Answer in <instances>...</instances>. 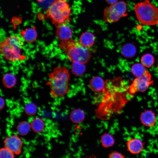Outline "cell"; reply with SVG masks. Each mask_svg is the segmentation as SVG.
<instances>
[{
  "instance_id": "obj_1",
  "label": "cell",
  "mask_w": 158,
  "mask_h": 158,
  "mask_svg": "<svg viewBox=\"0 0 158 158\" xmlns=\"http://www.w3.org/2000/svg\"><path fill=\"white\" fill-rule=\"evenodd\" d=\"M110 82V87L105 83L102 92L104 95L97 111L98 116L102 118H107L118 111L133 97L121 78H119Z\"/></svg>"
},
{
  "instance_id": "obj_2",
  "label": "cell",
  "mask_w": 158,
  "mask_h": 158,
  "mask_svg": "<svg viewBox=\"0 0 158 158\" xmlns=\"http://www.w3.org/2000/svg\"><path fill=\"white\" fill-rule=\"evenodd\" d=\"M70 76L68 69L62 66L54 68L49 74V79L46 84L49 87L52 97H62L68 93L70 89Z\"/></svg>"
},
{
  "instance_id": "obj_3",
  "label": "cell",
  "mask_w": 158,
  "mask_h": 158,
  "mask_svg": "<svg viewBox=\"0 0 158 158\" xmlns=\"http://www.w3.org/2000/svg\"><path fill=\"white\" fill-rule=\"evenodd\" d=\"M23 45V41L20 37L16 35H10L1 42V54L8 61H22L27 58L22 53Z\"/></svg>"
},
{
  "instance_id": "obj_4",
  "label": "cell",
  "mask_w": 158,
  "mask_h": 158,
  "mask_svg": "<svg viewBox=\"0 0 158 158\" xmlns=\"http://www.w3.org/2000/svg\"><path fill=\"white\" fill-rule=\"evenodd\" d=\"M59 48L65 52L68 59L73 62L87 63L92 56V51L89 48L83 45L79 42L69 39L60 41Z\"/></svg>"
},
{
  "instance_id": "obj_5",
  "label": "cell",
  "mask_w": 158,
  "mask_h": 158,
  "mask_svg": "<svg viewBox=\"0 0 158 158\" xmlns=\"http://www.w3.org/2000/svg\"><path fill=\"white\" fill-rule=\"evenodd\" d=\"M71 9L65 0H54L46 12V16L56 27L70 21Z\"/></svg>"
},
{
  "instance_id": "obj_6",
  "label": "cell",
  "mask_w": 158,
  "mask_h": 158,
  "mask_svg": "<svg viewBox=\"0 0 158 158\" xmlns=\"http://www.w3.org/2000/svg\"><path fill=\"white\" fill-rule=\"evenodd\" d=\"M134 8L137 18L141 23L148 25H158V8L149 0L135 4Z\"/></svg>"
},
{
  "instance_id": "obj_7",
  "label": "cell",
  "mask_w": 158,
  "mask_h": 158,
  "mask_svg": "<svg viewBox=\"0 0 158 158\" xmlns=\"http://www.w3.org/2000/svg\"><path fill=\"white\" fill-rule=\"evenodd\" d=\"M127 4L121 1L111 5L105 8L103 19L106 22L109 23L115 22L121 18L127 16Z\"/></svg>"
},
{
  "instance_id": "obj_8",
  "label": "cell",
  "mask_w": 158,
  "mask_h": 158,
  "mask_svg": "<svg viewBox=\"0 0 158 158\" xmlns=\"http://www.w3.org/2000/svg\"><path fill=\"white\" fill-rule=\"evenodd\" d=\"M151 74L146 70L141 76L136 77L129 87V92L132 94L137 92H144L153 83Z\"/></svg>"
},
{
  "instance_id": "obj_9",
  "label": "cell",
  "mask_w": 158,
  "mask_h": 158,
  "mask_svg": "<svg viewBox=\"0 0 158 158\" xmlns=\"http://www.w3.org/2000/svg\"><path fill=\"white\" fill-rule=\"evenodd\" d=\"M4 143V147L10 150L15 154L18 155L21 153L23 142L18 135H13L6 137Z\"/></svg>"
},
{
  "instance_id": "obj_10",
  "label": "cell",
  "mask_w": 158,
  "mask_h": 158,
  "mask_svg": "<svg viewBox=\"0 0 158 158\" xmlns=\"http://www.w3.org/2000/svg\"><path fill=\"white\" fill-rule=\"evenodd\" d=\"M19 33L23 41L28 43L34 42L37 37V33L35 26L25 29L20 31Z\"/></svg>"
},
{
  "instance_id": "obj_11",
  "label": "cell",
  "mask_w": 158,
  "mask_h": 158,
  "mask_svg": "<svg viewBox=\"0 0 158 158\" xmlns=\"http://www.w3.org/2000/svg\"><path fill=\"white\" fill-rule=\"evenodd\" d=\"M66 24H62L56 27V35L60 41H64L70 39L72 35L71 28Z\"/></svg>"
},
{
  "instance_id": "obj_12",
  "label": "cell",
  "mask_w": 158,
  "mask_h": 158,
  "mask_svg": "<svg viewBox=\"0 0 158 158\" xmlns=\"http://www.w3.org/2000/svg\"><path fill=\"white\" fill-rule=\"evenodd\" d=\"M143 144L140 139L133 138L129 140L127 142V147L131 153L137 154L140 153L143 148Z\"/></svg>"
},
{
  "instance_id": "obj_13",
  "label": "cell",
  "mask_w": 158,
  "mask_h": 158,
  "mask_svg": "<svg viewBox=\"0 0 158 158\" xmlns=\"http://www.w3.org/2000/svg\"><path fill=\"white\" fill-rule=\"evenodd\" d=\"M105 82L101 77L96 76L92 78L89 82L91 89L96 92H102L105 87Z\"/></svg>"
},
{
  "instance_id": "obj_14",
  "label": "cell",
  "mask_w": 158,
  "mask_h": 158,
  "mask_svg": "<svg viewBox=\"0 0 158 158\" xmlns=\"http://www.w3.org/2000/svg\"><path fill=\"white\" fill-rule=\"evenodd\" d=\"M140 119L144 125L151 127L154 126L156 122V118L154 114L152 111H147L141 114Z\"/></svg>"
},
{
  "instance_id": "obj_15",
  "label": "cell",
  "mask_w": 158,
  "mask_h": 158,
  "mask_svg": "<svg viewBox=\"0 0 158 158\" xmlns=\"http://www.w3.org/2000/svg\"><path fill=\"white\" fill-rule=\"evenodd\" d=\"M95 39V36L93 34L86 32L83 33L80 36L79 42L84 47L89 48L93 45Z\"/></svg>"
},
{
  "instance_id": "obj_16",
  "label": "cell",
  "mask_w": 158,
  "mask_h": 158,
  "mask_svg": "<svg viewBox=\"0 0 158 158\" xmlns=\"http://www.w3.org/2000/svg\"><path fill=\"white\" fill-rule=\"evenodd\" d=\"M2 84L4 86L7 88H11L16 85L17 79L13 74L8 73L3 76L2 79Z\"/></svg>"
},
{
  "instance_id": "obj_17",
  "label": "cell",
  "mask_w": 158,
  "mask_h": 158,
  "mask_svg": "<svg viewBox=\"0 0 158 158\" xmlns=\"http://www.w3.org/2000/svg\"><path fill=\"white\" fill-rule=\"evenodd\" d=\"M30 123L31 129L36 133L42 132L45 127L44 121L42 119L39 117L33 119Z\"/></svg>"
},
{
  "instance_id": "obj_18",
  "label": "cell",
  "mask_w": 158,
  "mask_h": 158,
  "mask_svg": "<svg viewBox=\"0 0 158 158\" xmlns=\"http://www.w3.org/2000/svg\"><path fill=\"white\" fill-rule=\"evenodd\" d=\"M85 64L78 62H73L71 65V71L75 76L80 77L83 75L86 71Z\"/></svg>"
},
{
  "instance_id": "obj_19",
  "label": "cell",
  "mask_w": 158,
  "mask_h": 158,
  "mask_svg": "<svg viewBox=\"0 0 158 158\" xmlns=\"http://www.w3.org/2000/svg\"><path fill=\"white\" fill-rule=\"evenodd\" d=\"M121 52L123 55L125 57L131 58L133 57L136 54V48L132 44H126L122 47Z\"/></svg>"
},
{
  "instance_id": "obj_20",
  "label": "cell",
  "mask_w": 158,
  "mask_h": 158,
  "mask_svg": "<svg viewBox=\"0 0 158 158\" xmlns=\"http://www.w3.org/2000/svg\"><path fill=\"white\" fill-rule=\"evenodd\" d=\"M70 118L74 123H78L83 121L84 118V112L80 109H76L71 112L70 114Z\"/></svg>"
},
{
  "instance_id": "obj_21",
  "label": "cell",
  "mask_w": 158,
  "mask_h": 158,
  "mask_svg": "<svg viewBox=\"0 0 158 158\" xmlns=\"http://www.w3.org/2000/svg\"><path fill=\"white\" fill-rule=\"evenodd\" d=\"M30 128V123L26 121H23L20 122L18 125L17 128L18 134L21 136L27 135Z\"/></svg>"
},
{
  "instance_id": "obj_22",
  "label": "cell",
  "mask_w": 158,
  "mask_h": 158,
  "mask_svg": "<svg viewBox=\"0 0 158 158\" xmlns=\"http://www.w3.org/2000/svg\"><path fill=\"white\" fill-rule=\"evenodd\" d=\"M145 68L141 63H136L132 66L131 71L136 77H140L145 73L146 71Z\"/></svg>"
},
{
  "instance_id": "obj_23",
  "label": "cell",
  "mask_w": 158,
  "mask_h": 158,
  "mask_svg": "<svg viewBox=\"0 0 158 158\" xmlns=\"http://www.w3.org/2000/svg\"><path fill=\"white\" fill-rule=\"evenodd\" d=\"M141 63L145 67H151L154 63V59L153 56L150 54H146L141 58Z\"/></svg>"
},
{
  "instance_id": "obj_24",
  "label": "cell",
  "mask_w": 158,
  "mask_h": 158,
  "mask_svg": "<svg viewBox=\"0 0 158 158\" xmlns=\"http://www.w3.org/2000/svg\"><path fill=\"white\" fill-rule=\"evenodd\" d=\"M101 140L102 145L105 147L111 146L114 142L113 137L109 133L103 134L101 137Z\"/></svg>"
},
{
  "instance_id": "obj_25",
  "label": "cell",
  "mask_w": 158,
  "mask_h": 158,
  "mask_svg": "<svg viewBox=\"0 0 158 158\" xmlns=\"http://www.w3.org/2000/svg\"><path fill=\"white\" fill-rule=\"evenodd\" d=\"M24 110L25 114L27 115L32 116L36 114L37 111V107L35 104L31 102L25 104Z\"/></svg>"
},
{
  "instance_id": "obj_26",
  "label": "cell",
  "mask_w": 158,
  "mask_h": 158,
  "mask_svg": "<svg viewBox=\"0 0 158 158\" xmlns=\"http://www.w3.org/2000/svg\"><path fill=\"white\" fill-rule=\"evenodd\" d=\"M15 154L8 148L4 147L0 150V157L1 158H13Z\"/></svg>"
},
{
  "instance_id": "obj_27",
  "label": "cell",
  "mask_w": 158,
  "mask_h": 158,
  "mask_svg": "<svg viewBox=\"0 0 158 158\" xmlns=\"http://www.w3.org/2000/svg\"><path fill=\"white\" fill-rule=\"evenodd\" d=\"M124 157L123 155L119 152H113L111 153L109 156V158H123Z\"/></svg>"
},
{
  "instance_id": "obj_28",
  "label": "cell",
  "mask_w": 158,
  "mask_h": 158,
  "mask_svg": "<svg viewBox=\"0 0 158 158\" xmlns=\"http://www.w3.org/2000/svg\"><path fill=\"white\" fill-rule=\"evenodd\" d=\"M0 110L2 109L4 107L5 102L4 99L1 97L0 98Z\"/></svg>"
},
{
  "instance_id": "obj_29",
  "label": "cell",
  "mask_w": 158,
  "mask_h": 158,
  "mask_svg": "<svg viewBox=\"0 0 158 158\" xmlns=\"http://www.w3.org/2000/svg\"><path fill=\"white\" fill-rule=\"evenodd\" d=\"M106 1L108 4L111 5L117 2L118 0H106Z\"/></svg>"
},
{
  "instance_id": "obj_30",
  "label": "cell",
  "mask_w": 158,
  "mask_h": 158,
  "mask_svg": "<svg viewBox=\"0 0 158 158\" xmlns=\"http://www.w3.org/2000/svg\"><path fill=\"white\" fill-rule=\"evenodd\" d=\"M38 2L40 3H44L47 1V0H36Z\"/></svg>"
},
{
  "instance_id": "obj_31",
  "label": "cell",
  "mask_w": 158,
  "mask_h": 158,
  "mask_svg": "<svg viewBox=\"0 0 158 158\" xmlns=\"http://www.w3.org/2000/svg\"><path fill=\"white\" fill-rule=\"evenodd\" d=\"M157 68H158V65H157Z\"/></svg>"
}]
</instances>
